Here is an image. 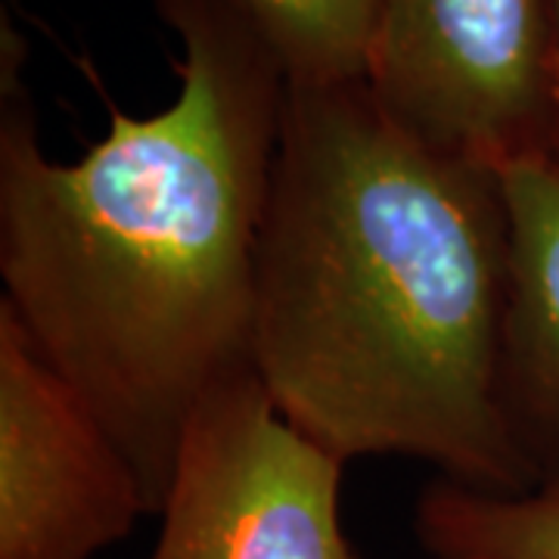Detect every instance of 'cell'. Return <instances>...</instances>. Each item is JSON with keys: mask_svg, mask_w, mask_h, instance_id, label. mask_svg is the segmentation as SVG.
Instances as JSON below:
<instances>
[{"mask_svg": "<svg viewBox=\"0 0 559 559\" xmlns=\"http://www.w3.org/2000/svg\"><path fill=\"white\" fill-rule=\"evenodd\" d=\"M7 3H10V0H7Z\"/></svg>", "mask_w": 559, "mask_h": 559, "instance_id": "cell-10", "label": "cell"}, {"mask_svg": "<svg viewBox=\"0 0 559 559\" xmlns=\"http://www.w3.org/2000/svg\"><path fill=\"white\" fill-rule=\"evenodd\" d=\"M426 559H429V557H426Z\"/></svg>", "mask_w": 559, "mask_h": 559, "instance_id": "cell-11", "label": "cell"}, {"mask_svg": "<svg viewBox=\"0 0 559 559\" xmlns=\"http://www.w3.org/2000/svg\"><path fill=\"white\" fill-rule=\"evenodd\" d=\"M510 212V293L500 355L507 429L535 488L559 485V159L500 171Z\"/></svg>", "mask_w": 559, "mask_h": 559, "instance_id": "cell-6", "label": "cell"}, {"mask_svg": "<svg viewBox=\"0 0 559 559\" xmlns=\"http://www.w3.org/2000/svg\"><path fill=\"white\" fill-rule=\"evenodd\" d=\"M143 513L138 466L0 305V559H94Z\"/></svg>", "mask_w": 559, "mask_h": 559, "instance_id": "cell-5", "label": "cell"}, {"mask_svg": "<svg viewBox=\"0 0 559 559\" xmlns=\"http://www.w3.org/2000/svg\"><path fill=\"white\" fill-rule=\"evenodd\" d=\"M507 293L500 171L414 138L367 81L286 84L252 320L283 417L342 463L535 491L500 401Z\"/></svg>", "mask_w": 559, "mask_h": 559, "instance_id": "cell-2", "label": "cell"}, {"mask_svg": "<svg viewBox=\"0 0 559 559\" xmlns=\"http://www.w3.org/2000/svg\"><path fill=\"white\" fill-rule=\"evenodd\" d=\"M550 7V60H554V140L550 159H559V0H547Z\"/></svg>", "mask_w": 559, "mask_h": 559, "instance_id": "cell-9", "label": "cell"}, {"mask_svg": "<svg viewBox=\"0 0 559 559\" xmlns=\"http://www.w3.org/2000/svg\"><path fill=\"white\" fill-rule=\"evenodd\" d=\"M367 84L392 119L495 171L550 159L547 0H380Z\"/></svg>", "mask_w": 559, "mask_h": 559, "instance_id": "cell-3", "label": "cell"}, {"mask_svg": "<svg viewBox=\"0 0 559 559\" xmlns=\"http://www.w3.org/2000/svg\"><path fill=\"white\" fill-rule=\"evenodd\" d=\"M283 66L286 84L367 81L380 0H237Z\"/></svg>", "mask_w": 559, "mask_h": 559, "instance_id": "cell-8", "label": "cell"}, {"mask_svg": "<svg viewBox=\"0 0 559 559\" xmlns=\"http://www.w3.org/2000/svg\"><path fill=\"white\" fill-rule=\"evenodd\" d=\"M342 469L242 370L180 436L150 559H358L342 532Z\"/></svg>", "mask_w": 559, "mask_h": 559, "instance_id": "cell-4", "label": "cell"}, {"mask_svg": "<svg viewBox=\"0 0 559 559\" xmlns=\"http://www.w3.org/2000/svg\"><path fill=\"white\" fill-rule=\"evenodd\" d=\"M414 535L429 559H559V485L488 495L429 481L414 503Z\"/></svg>", "mask_w": 559, "mask_h": 559, "instance_id": "cell-7", "label": "cell"}, {"mask_svg": "<svg viewBox=\"0 0 559 559\" xmlns=\"http://www.w3.org/2000/svg\"><path fill=\"white\" fill-rule=\"evenodd\" d=\"M178 35V97L109 103L81 159L40 146L25 40L0 32V277L40 355L138 466L159 513L193 411L252 370L255 264L286 75L237 0H153Z\"/></svg>", "mask_w": 559, "mask_h": 559, "instance_id": "cell-1", "label": "cell"}]
</instances>
